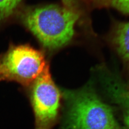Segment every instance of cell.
<instances>
[{
    "label": "cell",
    "instance_id": "obj_6",
    "mask_svg": "<svg viewBox=\"0 0 129 129\" xmlns=\"http://www.w3.org/2000/svg\"><path fill=\"white\" fill-rule=\"evenodd\" d=\"M109 40L129 69V22L115 23Z\"/></svg>",
    "mask_w": 129,
    "mask_h": 129
},
{
    "label": "cell",
    "instance_id": "obj_5",
    "mask_svg": "<svg viewBox=\"0 0 129 129\" xmlns=\"http://www.w3.org/2000/svg\"><path fill=\"white\" fill-rule=\"evenodd\" d=\"M98 70L105 91L121 109L124 123L129 129V87L118 75L106 67H100Z\"/></svg>",
    "mask_w": 129,
    "mask_h": 129
},
{
    "label": "cell",
    "instance_id": "obj_2",
    "mask_svg": "<svg viewBox=\"0 0 129 129\" xmlns=\"http://www.w3.org/2000/svg\"><path fill=\"white\" fill-rule=\"evenodd\" d=\"M61 92L66 104L62 129H120L111 107L90 84Z\"/></svg>",
    "mask_w": 129,
    "mask_h": 129
},
{
    "label": "cell",
    "instance_id": "obj_1",
    "mask_svg": "<svg viewBox=\"0 0 129 129\" xmlns=\"http://www.w3.org/2000/svg\"><path fill=\"white\" fill-rule=\"evenodd\" d=\"M80 15L57 5L27 7L18 12L20 22L49 52L58 50L71 42Z\"/></svg>",
    "mask_w": 129,
    "mask_h": 129
},
{
    "label": "cell",
    "instance_id": "obj_8",
    "mask_svg": "<svg viewBox=\"0 0 129 129\" xmlns=\"http://www.w3.org/2000/svg\"><path fill=\"white\" fill-rule=\"evenodd\" d=\"M23 0H0V24L17 11Z\"/></svg>",
    "mask_w": 129,
    "mask_h": 129
},
{
    "label": "cell",
    "instance_id": "obj_3",
    "mask_svg": "<svg viewBox=\"0 0 129 129\" xmlns=\"http://www.w3.org/2000/svg\"><path fill=\"white\" fill-rule=\"evenodd\" d=\"M45 55L29 45H12L0 55V81L29 87L48 65Z\"/></svg>",
    "mask_w": 129,
    "mask_h": 129
},
{
    "label": "cell",
    "instance_id": "obj_9",
    "mask_svg": "<svg viewBox=\"0 0 129 129\" xmlns=\"http://www.w3.org/2000/svg\"><path fill=\"white\" fill-rule=\"evenodd\" d=\"M61 1L63 3V6L80 14L79 13L80 9H79V0H61Z\"/></svg>",
    "mask_w": 129,
    "mask_h": 129
},
{
    "label": "cell",
    "instance_id": "obj_4",
    "mask_svg": "<svg viewBox=\"0 0 129 129\" xmlns=\"http://www.w3.org/2000/svg\"><path fill=\"white\" fill-rule=\"evenodd\" d=\"M29 87L35 129H51L58 117L61 94L52 79L48 64Z\"/></svg>",
    "mask_w": 129,
    "mask_h": 129
},
{
    "label": "cell",
    "instance_id": "obj_7",
    "mask_svg": "<svg viewBox=\"0 0 129 129\" xmlns=\"http://www.w3.org/2000/svg\"><path fill=\"white\" fill-rule=\"evenodd\" d=\"M92 8H111L129 15V0H82Z\"/></svg>",
    "mask_w": 129,
    "mask_h": 129
}]
</instances>
